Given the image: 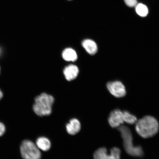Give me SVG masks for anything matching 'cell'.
I'll list each match as a JSON object with an SVG mask.
<instances>
[{
	"label": "cell",
	"mask_w": 159,
	"mask_h": 159,
	"mask_svg": "<svg viewBox=\"0 0 159 159\" xmlns=\"http://www.w3.org/2000/svg\"><path fill=\"white\" fill-rule=\"evenodd\" d=\"M108 121L111 127L118 128L124 123L123 111L119 109H115L109 115Z\"/></svg>",
	"instance_id": "cell-7"
},
{
	"label": "cell",
	"mask_w": 159,
	"mask_h": 159,
	"mask_svg": "<svg viewBox=\"0 0 159 159\" xmlns=\"http://www.w3.org/2000/svg\"><path fill=\"white\" fill-rule=\"evenodd\" d=\"M55 99L53 97L46 93H42L35 99L33 109L39 116H47L52 112V107Z\"/></svg>",
	"instance_id": "cell-2"
},
{
	"label": "cell",
	"mask_w": 159,
	"mask_h": 159,
	"mask_svg": "<svg viewBox=\"0 0 159 159\" xmlns=\"http://www.w3.org/2000/svg\"><path fill=\"white\" fill-rule=\"evenodd\" d=\"M62 56L63 59L67 61H74L77 58L76 52L71 48L65 49L63 52Z\"/></svg>",
	"instance_id": "cell-12"
},
{
	"label": "cell",
	"mask_w": 159,
	"mask_h": 159,
	"mask_svg": "<svg viewBox=\"0 0 159 159\" xmlns=\"http://www.w3.org/2000/svg\"><path fill=\"white\" fill-rule=\"evenodd\" d=\"M107 88L111 94L117 98H121L126 94V89L120 81L109 82L107 84Z\"/></svg>",
	"instance_id": "cell-6"
},
{
	"label": "cell",
	"mask_w": 159,
	"mask_h": 159,
	"mask_svg": "<svg viewBox=\"0 0 159 159\" xmlns=\"http://www.w3.org/2000/svg\"><path fill=\"white\" fill-rule=\"evenodd\" d=\"M20 150L23 159H41V154L39 149L30 140L23 141L20 147Z\"/></svg>",
	"instance_id": "cell-4"
},
{
	"label": "cell",
	"mask_w": 159,
	"mask_h": 159,
	"mask_svg": "<svg viewBox=\"0 0 159 159\" xmlns=\"http://www.w3.org/2000/svg\"><path fill=\"white\" fill-rule=\"evenodd\" d=\"M67 1H72V0H67Z\"/></svg>",
	"instance_id": "cell-19"
},
{
	"label": "cell",
	"mask_w": 159,
	"mask_h": 159,
	"mask_svg": "<svg viewBox=\"0 0 159 159\" xmlns=\"http://www.w3.org/2000/svg\"><path fill=\"white\" fill-rule=\"evenodd\" d=\"M0 72H1V68H0Z\"/></svg>",
	"instance_id": "cell-20"
},
{
	"label": "cell",
	"mask_w": 159,
	"mask_h": 159,
	"mask_svg": "<svg viewBox=\"0 0 159 159\" xmlns=\"http://www.w3.org/2000/svg\"><path fill=\"white\" fill-rule=\"evenodd\" d=\"M66 130L69 134L74 135L80 130L81 125L79 121L75 118L71 119L69 122L66 125Z\"/></svg>",
	"instance_id": "cell-9"
},
{
	"label": "cell",
	"mask_w": 159,
	"mask_h": 159,
	"mask_svg": "<svg viewBox=\"0 0 159 159\" xmlns=\"http://www.w3.org/2000/svg\"><path fill=\"white\" fill-rule=\"evenodd\" d=\"M79 73V70L76 66L70 65L65 67L63 74L67 80L70 81L76 78Z\"/></svg>",
	"instance_id": "cell-8"
},
{
	"label": "cell",
	"mask_w": 159,
	"mask_h": 159,
	"mask_svg": "<svg viewBox=\"0 0 159 159\" xmlns=\"http://www.w3.org/2000/svg\"><path fill=\"white\" fill-rule=\"evenodd\" d=\"M3 93L2 92V91L0 89V100L3 98Z\"/></svg>",
	"instance_id": "cell-18"
},
{
	"label": "cell",
	"mask_w": 159,
	"mask_h": 159,
	"mask_svg": "<svg viewBox=\"0 0 159 159\" xmlns=\"http://www.w3.org/2000/svg\"><path fill=\"white\" fill-rule=\"evenodd\" d=\"M124 1L126 4L129 7H135L138 4L137 0H124Z\"/></svg>",
	"instance_id": "cell-15"
},
{
	"label": "cell",
	"mask_w": 159,
	"mask_h": 159,
	"mask_svg": "<svg viewBox=\"0 0 159 159\" xmlns=\"http://www.w3.org/2000/svg\"><path fill=\"white\" fill-rule=\"evenodd\" d=\"M83 47L89 54L94 55L98 51L97 43L90 39H86L82 42Z\"/></svg>",
	"instance_id": "cell-10"
},
{
	"label": "cell",
	"mask_w": 159,
	"mask_h": 159,
	"mask_svg": "<svg viewBox=\"0 0 159 159\" xmlns=\"http://www.w3.org/2000/svg\"><path fill=\"white\" fill-rule=\"evenodd\" d=\"M121 152L119 148L114 147L111 148L108 154L105 148H99L94 152V159H120Z\"/></svg>",
	"instance_id": "cell-5"
},
{
	"label": "cell",
	"mask_w": 159,
	"mask_h": 159,
	"mask_svg": "<svg viewBox=\"0 0 159 159\" xmlns=\"http://www.w3.org/2000/svg\"><path fill=\"white\" fill-rule=\"evenodd\" d=\"M3 54V49L2 48L0 47V57L2 56Z\"/></svg>",
	"instance_id": "cell-17"
},
{
	"label": "cell",
	"mask_w": 159,
	"mask_h": 159,
	"mask_svg": "<svg viewBox=\"0 0 159 159\" xmlns=\"http://www.w3.org/2000/svg\"><path fill=\"white\" fill-rule=\"evenodd\" d=\"M6 130V127L3 123L0 122V137L5 134Z\"/></svg>",
	"instance_id": "cell-16"
},
{
	"label": "cell",
	"mask_w": 159,
	"mask_h": 159,
	"mask_svg": "<svg viewBox=\"0 0 159 159\" xmlns=\"http://www.w3.org/2000/svg\"><path fill=\"white\" fill-rule=\"evenodd\" d=\"M135 7L137 13L140 16L145 17L148 15V8L143 4L138 3Z\"/></svg>",
	"instance_id": "cell-14"
},
{
	"label": "cell",
	"mask_w": 159,
	"mask_h": 159,
	"mask_svg": "<svg viewBox=\"0 0 159 159\" xmlns=\"http://www.w3.org/2000/svg\"><path fill=\"white\" fill-rule=\"evenodd\" d=\"M135 128L137 133L142 138H150L158 132L159 123L154 117L146 116L137 121Z\"/></svg>",
	"instance_id": "cell-1"
},
{
	"label": "cell",
	"mask_w": 159,
	"mask_h": 159,
	"mask_svg": "<svg viewBox=\"0 0 159 159\" xmlns=\"http://www.w3.org/2000/svg\"><path fill=\"white\" fill-rule=\"evenodd\" d=\"M124 142V146L127 153L131 156L141 157L143 155V152L142 147L134 146L133 142V136L132 132L128 127L121 125L118 128Z\"/></svg>",
	"instance_id": "cell-3"
},
{
	"label": "cell",
	"mask_w": 159,
	"mask_h": 159,
	"mask_svg": "<svg viewBox=\"0 0 159 159\" xmlns=\"http://www.w3.org/2000/svg\"><path fill=\"white\" fill-rule=\"evenodd\" d=\"M36 145L39 150L46 152L51 148V143L48 138L44 137H41L38 138L36 142Z\"/></svg>",
	"instance_id": "cell-11"
},
{
	"label": "cell",
	"mask_w": 159,
	"mask_h": 159,
	"mask_svg": "<svg viewBox=\"0 0 159 159\" xmlns=\"http://www.w3.org/2000/svg\"><path fill=\"white\" fill-rule=\"evenodd\" d=\"M124 122L129 125L136 124L138 119L136 116L127 111H123Z\"/></svg>",
	"instance_id": "cell-13"
}]
</instances>
